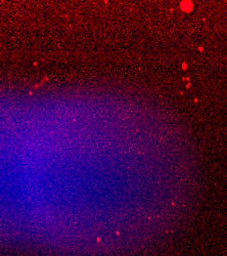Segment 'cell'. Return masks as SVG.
Wrapping results in <instances>:
<instances>
[{
  "label": "cell",
  "mask_w": 227,
  "mask_h": 256,
  "mask_svg": "<svg viewBox=\"0 0 227 256\" xmlns=\"http://www.w3.org/2000/svg\"><path fill=\"white\" fill-rule=\"evenodd\" d=\"M192 8H193V4H191V2H183L182 4V8L185 10V12H190L191 10H192Z\"/></svg>",
  "instance_id": "6da1fadb"
}]
</instances>
